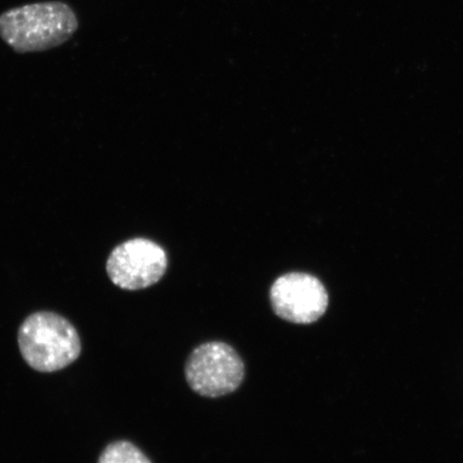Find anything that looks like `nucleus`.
Wrapping results in <instances>:
<instances>
[{
	"label": "nucleus",
	"mask_w": 463,
	"mask_h": 463,
	"mask_svg": "<svg viewBox=\"0 0 463 463\" xmlns=\"http://www.w3.org/2000/svg\"><path fill=\"white\" fill-rule=\"evenodd\" d=\"M166 268L164 249L145 239L127 241L116 247L107 262L109 279L128 291L154 286L164 277Z\"/></svg>",
	"instance_id": "nucleus-4"
},
{
	"label": "nucleus",
	"mask_w": 463,
	"mask_h": 463,
	"mask_svg": "<svg viewBox=\"0 0 463 463\" xmlns=\"http://www.w3.org/2000/svg\"><path fill=\"white\" fill-rule=\"evenodd\" d=\"M17 340L23 358L40 373L66 368L78 360L82 349L72 324L48 311L29 316L20 326Z\"/></svg>",
	"instance_id": "nucleus-2"
},
{
	"label": "nucleus",
	"mask_w": 463,
	"mask_h": 463,
	"mask_svg": "<svg viewBox=\"0 0 463 463\" xmlns=\"http://www.w3.org/2000/svg\"><path fill=\"white\" fill-rule=\"evenodd\" d=\"M275 314L294 324H311L327 309L328 294L317 278L303 273L283 275L270 288Z\"/></svg>",
	"instance_id": "nucleus-5"
},
{
	"label": "nucleus",
	"mask_w": 463,
	"mask_h": 463,
	"mask_svg": "<svg viewBox=\"0 0 463 463\" xmlns=\"http://www.w3.org/2000/svg\"><path fill=\"white\" fill-rule=\"evenodd\" d=\"M98 463H152L136 445L127 441L109 444Z\"/></svg>",
	"instance_id": "nucleus-6"
},
{
	"label": "nucleus",
	"mask_w": 463,
	"mask_h": 463,
	"mask_svg": "<svg viewBox=\"0 0 463 463\" xmlns=\"http://www.w3.org/2000/svg\"><path fill=\"white\" fill-rule=\"evenodd\" d=\"M245 378V364L231 345L203 344L191 353L186 364L189 386L199 395L217 398L235 392Z\"/></svg>",
	"instance_id": "nucleus-3"
},
{
	"label": "nucleus",
	"mask_w": 463,
	"mask_h": 463,
	"mask_svg": "<svg viewBox=\"0 0 463 463\" xmlns=\"http://www.w3.org/2000/svg\"><path fill=\"white\" fill-rule=\"evenodd\" d=\"M78 27L73 10L61 2L26 5L0 15V37L17 53L54 49Z\"/></svg>",
	"instance_id": "nucleus-1"
}]
</instances>
